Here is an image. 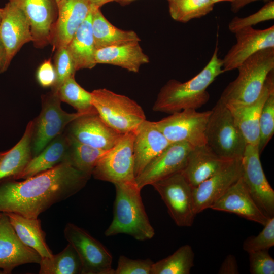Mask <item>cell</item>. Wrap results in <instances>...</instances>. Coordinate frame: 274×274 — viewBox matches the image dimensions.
<instances>
[{"mask_svg":"<svg viewBox=\"0 0 274 274\" xmlns=\"http://www.w3.org/2000/svg\"><path fill=\"white\" fill-rule=\"evenodd\" d=\"M248 254L251 273H274V259L269 254L268 250H259Z\"/></svg>","mask_w":274,"mask_h":274,"instance_id":"60d3db41","label":"cell"},{"mask_svg":"<svg viewBox=\"0 0 274 274\" xmlns=\"http://www.w3.org/2000/svg\"><path fill=\"white\" fill-rule=\"evenodd\" d=\"M263 226V229L258 235L249 236L244 241L243 249L248 253L268 250L274 246V217L269 218Z\"/></svg>","mask_w":274,"mask_h":274,"instance_id":"74e56055","label":"cell"},{"mask_svg":"<svg viewBox=\"0 0 274 274\" xmlns=\"http://www.w3.org/2000/svg\"><path fill=\"white\" fill-rule=\"evenodd\" d=\"M260 0H235L231 2V10L236 12L245 5L252 2ZM265 2H269L272 0H263Z\"/></svg>","mask_w":274,"mask_h":274,"instance_id":"f6af8a7d","label":"cell"},{"mask_svg":"<svg viewBox=\"0 0 274 274\" xmlns=\"http://www.w3.org/2000/svg\"><path fill=\"white\" fill-rule=\"evenodd\" d=\"M10 64L6 50L0 39V74L6 71Z\"/></svg>","mask_w":274,"mask_h":274,"instance_id":"ee69618b","label":"cell"},{"mask_svg":"<svg viewBox=\"0 0 274 274\" xmlns=\"http://www.w3.org/2000/svg\"><path fill=\"white\" fill-rule=\"evenodd\" d=\"M92 7L91 24L96 50L128 41H141L135 31L118 28L106 18L100 8Z\"/></svg>","mask_w":274,"mask_h":274,"instance_id":"f546056e","label":"cell"},{"mask_svg":"<svg viewBox=\"0 0 274 274\" xmlns=\"http://www.w3.org/2000/svg\"><path fill=\"white\" fill-rule=\"evenodd\" d=\"M3 8H0V23L2 18Z\"/></svg>","mask_w":274,"mask_h":274,"instance_id":"681fc988","label":"cell"},{"mask_svg":"<svg viewBox=\"0 0 274 274\" xmlns=\"http://www.w3.org/2000/svg\"><path fill=\"white\" fill-rule=\"evenodd\" d=\"M91 5L96 8H100L104 5L114 2V0H89Z\"/></svg>","mask_w":274,"mask_h":274,"instance_id":"bcb514c9","label":"cell"},{"mask_svg":"<svg viewBox=\"0 0 274 274\" xmlns=\"http://www.w3.org/2000/svg\"><path fill=\"white\" fill-rule=\"evenodd\" d=\"M61 102L57 93L51 91L41 96V111L39 116L32 120V157L39 154L50 142L62 133L73 121L88 114L78 112L67 113L62 109Z\"/></svg>","mask_w":274,"mask_h":274,"instance_id":"52a82bcc","label":"cell"},{"mask_svg":"<svg viewBox=\"0 0 274 274\" xmlns=\"http://www.w3.org/2000/svg\"><path fill=\"white\" fill-rule=\"evenodd\" d=\"M258 145H246L241 159L242 178L259 209L268 218L274 217V190L264 173Z\"/></svg>","mask_w":274,"mask_h":274,"instance_id":"7c38bea8","label":"cell"},{"mask_svg":"<svg viewBox=\"0 0 274 274\" xmlns=\"http://www.w3.org/2000/svg\"><path fill=\"white\" fill-rule=\"evenodd\" d=\"M3 213H0V217H1Z\"/></svg>","mask_w":274,"mask_h":274,"instance_id":"f907efd6","label":"cell"},{"mask_svg":"<svg viewBox=\"0 0 274 274\" xmlns=\"http://www.w3.org/2000/svg\"><path fill=\"white\" fill-rule=\"evenodd\" d=\"M171 17L178 22L187 23L202 17L212 11V0H167Z\"/></svg>","mask_w":274,"mask_h":274,"instance_id":"e575fe53","label":"cell"},{"mask_svg":"<svg viewBox=\"0 0 274 274\" xmlns=\"http://www.w3.org/2000/svg\"><path fill=\"white\" fill-rule=\"evenodd\" d=\"M92 7L88 16L66 46L77 71L91 69L97 64L95 60L96 48L91 24Z\"/></svg>","mask_w":274,"mask_h":274,"instance_id":"83f0119b","label":"cell"},{"mask_svg":"<svg viewBox=\"0 0 274 274\" xmlns=\"http://www.w3.org/2000/svg\"><path fill=\"white\" fill-rule=\"evenodd\" d=\"M40 274H80L82 264L73 247L69 243L60 253L51 257H42Z\"/></svg>","mask_w":274,"mask_h":274,"instance_id":"4dcf8cb0","label":"cell"},{"mask_svg":"<svg viewBox=\"0 0 274 274\" xmlns=\"http://www.w3.org/2000/svg\"><path fill=\"white\" fill-rule=\"evenodd\" d=\"M36 79L43 87L53 86L56 80V73L51 58L45 60L40 65L36 72Z\"/></svg>","mask_w":274,"mask_h":274,"instance_id":"b9f144b4","label":"cell"},{"mask_svg":"<svg viewBox=\"0 0 274 274\" xmlns=\"http://www.w3.org/2000/svg\"><path fill=\"white\" fill-rule=\"evenodd\" d=\"M218 50L217 43L208 64L191 79L185 82L175 79L168 81L160 89L153 110L172 114L186 109L196 110L205 105L210 98L207 88L217 77L224 73Z\"/></svg>","mask_w":274,"mask_h":274,"instance_id":"7a4b0ae2","label":"cell"},{"mask_svg":"<svg viewBox=\"0 0 274 274\" xmlns=\"http://www.w3.org/2000/svg\"><path fill=\"white\" fill-rule=\"evenodd\" d=\"M53 66L56 73V80L51 87V91L57 93L63 82L68 77L75 75L77 71L66 46L55 50Z\"/></svg>","mask_w":274,"mask_h":274,"instance_id":"8d00e7d4","label":"cell"},{"mask_svg":"<svg viewBox=\"0 0 274 274\" xmlns=\"http://www.w3.org/2000/svg\"><path fill=\"white\" fill-rule=\"evenodd\" d=\"M68 126L66 134L68 136L82 143L104 150L113 147L123 135L109 126L97 112L82 115Z\"/></svg>","mask_w":274,"mask_h":274,"instance_id":"e0dca14e","label":"cell"},{"mask_svg":"<svg viewBox=\"0 0 274 274\" xmlns=\"http://www.w3.org/2000/svg\"><path fill=\"white\" fill-rule=\"evenodd\" d=\"M237 69V77L226 87L219 99L225 105H249L259 98L268 74L274 70V48L258 51Z\"/></svg>","mask_w":274,"mask_h":274,"instance_id":"277c9868","label":"cell"},{"mask_svg":"<svg viewBox=\"0 0 274 274\" xmlns=\"http://www.w3.org/2000/svg\"><path fill=\"white\" fill-rule=\"evenodd\" d=\"M193 147L184 142L170 143L135 178L139 188L142 189L145 186L181 172L185 166L189 154Z\"/></svg>","mask_w":274,"mask_h":274,"instance_id":"4fadbf2b","label":"cell"},{"mask_svg":"<svg viewBox=\"0 0 274 274\" xmlns=\"http://www.w3.org/2000/svg\"><path fill=\"white\" fill-rule=\"evenodd\" d=\"M58 15L53 26L50 44L53 49L67 45L79 26L90 12L89 0H59Z\"/></svg>","mask_w":274,"mask_h":274,"instance_id":"ac0fdd59","label":"cell"},{"mask_svg":"<svg viewBox=\"0 0 274 274\" xmlns=\"http://www.w3.org/2000/svg\"><path fill=\"white\" fill-rule=\"evenodd\" d=\"M19 8L30 26L33 46L43 48L50 44L51 33L57 19L56 0H9Z\"/></svg>","mask_w":274,"mask_h":274,"instance_id":"9a60e30c","label":"cell"},{"mask_svg":"<svg viewBox=\"0 0 274 274\" xmlns=\"http://www.w3.org/2000/svg\"><path fill=\"white\" fill-rule=\"evenodd\" d=\"M235 0H212V1L215 4L216 3H217V2H222V1H230L231 2L234 1Z\"/></svg>","mask_w":274,"mask_h":274,"instance_id":"c3c4849f","label":"cell"},{"mask_svg":"<svg viewBox=\"0 0 274 274\" xmlns=\"http://www.w3.org/2000/svg\"><path fill=\"white\" fill-rule=\"evenodd\" d=\"M234 33L236 42L222 59L223 72L237 69L248 58L260 50L274 48L273 25L264 29L246 27Z\"/></svg>","mask_w":274,"mask_h":274,"instance_id":"2e32d148","label":"cell"},{"mask_svg":"<svg viewBox=\"0 0 274 274\" xmlns=\"http://www.w3.org/2000/svg\"><path fill=\"white\" fill-rule=\"evenodd\" d=\"M63 233L80 258L81 274H113L112 256L100 242L71 223L66 224Z\"/></svg>","mask_w":274,"mask_h":274,"instance_id":"8fae6325","label":"cell"},{"mask_svg":"<svg viewBox=\"0 0 274 274\" xmlns=\"http://www.w3.org/2000/svg\"><path fill=\"white\" fill-rule=\"evenodd\" d=\"M258 149L261 154L274 134V90L263 106L259 119Z\"/></svg>","mask_w":274,"mask_h":274,"instance_id":"d590c367","label":"cell"},{"mask_svg":"<svg viewBox=\"0 0 274 274\" xmlns=\"http://www.w3.org/2000/svg\"><path fill=\"white\" fill-rule=\"evenodd\" d=\"M68 147V137L66 133H62L50 142L39 154L32 157L14 179H25L67 162Z\"/></svg>","mask_w":274,"mask_h":274,"instance_id":"484cf974","label":"cell"},{"mask_svg":"<svg viewBox=\"0 0 274 274\" xmlns=\"http://www.w3.org/2000/svg\"><path fill=\"white\" fill-rule=\"evenodd\" d=\"M134 135V132L123 134L102 156L92 173L95 179L114 184L135 181Z\"/></svg>","mask_w":274,"mask_h":274,"instance_id":"9c48e42d","label":"cell"},{"mask_svg":"<svg viewBox=\"0 0 274 274\" xmlns=\"http://www.w3.org/2000/svg\"><path fill=\"white\" fill-rule=\"evenodd\" d=\"M5 213L24 244L36 251L42 257H51L53 255L46 243V234L38 218L31 219L14 213Z\"/></svg>","mask_w":274,"mask_h":274,"instance_id":"f1b7e54d","label":"cell"},{"mask_svg":"<svg viewBox=\"0 0 274 274\" xmlns=\"http://www.w3.org/2000/svg\"><path fill=\"white\" fill-rule=\"evenodd\" d=\"M241 176V159H234L215 175L193 188L196 214L210 208Z\"/></svg>","mask_w":274,"mask_h":274,"instance_id":"d6986e66","label":"cell"},{"mask_svg":"<svg viewBox=\"0 0 274 274\" xmlns=\"http://www.w3.org/2000/svg\"><path fill=\"white\" fill-rule=\"evenodd\" d=\"M33 121L28 122L19 142L9 150L0 152V181L14 179L32 157Z\"/></svg>","mask_w":274,"mask_h":274,"instance_id":"4316f807","label":"cell"},{"mask_svg":"<svg viewBox=\"0 0 274 274\" xmlns=\"http://www.w3.org/2000/svg\"><path fill=\"white\" fill-rule=\"evenodd\" d=\"M41 255L18 237L9 218L3 213L0 217V274H10L16 267L40 263Z\"/></svg>","mask_w":274,"mask_h":274,"instance_id":"5bb4252c","label":"cell"},{"mask_svg":"<svg viewBox=\"0 0 274 274\" xmlns=\"http://www.w3.org/2000/svg\"><path fill=\"white\" fill-rule=\"evenodd\" d=\"M153 263L150 259H132L121 255L113 274H150Z\"/></svg>","mask_w":274,"mask_h":274,"instance_id":"ab89813d","label":"cell"},{"mask_svg":"<svg viewBox=\"0 0 274 274\" xmlns=\"http://www.w3.org/2000/svg\"><path fill=\"white\" fill-rule=\"evenodd\" d=\"M61 101L74 107L77 112L89 113L96 112L92 102L91 93L85 90L76 81L75 75L66 79L57 92Z\"/></svg>","mask_w":274,"mask_h":274,"instance_id":"836d02e7","label":"cell"},{"mask_svg":"<svg viewBox=\"0 0 274 274\" xmlns=\"http://www.w3.org/2000/svg\"><path fill=\"white\" fill-rule=\"evenodd\" d=\"M207 145L218 155L229 160L242 159L247 143L229 109L219 99L208 119Z\"/></svg>","mask_w":274,"mask_h":274,"instance_id":"8992f818","label":"cell"},{"mask_svg":"<svg viewBox=\"0 0 274 274\" xmlns=\"http://www.w3.org/2000/svg\"><path fill=\"white\" fill-rule=\"evenodd\" d=\"M274 19V2L270 1L256 12L245 17H234L228 24L229 30L234 33L246 27Z\"/></svg>","mask_w":274,"mask_h":274,"instance_id":"f35d334b","label":"cell"},{"mask_svg":"<svg viewBox=\"0 0 274 274\" xmlns=\"http://www.w3.org/2000/svg\"><path fill=\"white\" fill-rule=\"evenodd\" d=\"M134 1L135 0H114V2L118 3L122 6H124V5L129 4L131 2Z\"/></svg>","mask_w":274,"mask_h":274,"instance_id":"7dc6e473","label":"cell"},{"mask_svg":"<svg viewBox=\"0 0 274 274\" xmlns=\"http://www.w3.org/2000/svg\"><path fill=\"white\" fill-rule=\"evenodd\" d=\"M151 185L160 195L175 224L179 227L191 226L196 215L193 205V188L181 172Z\"/></svg>","mask_w":274,"mask_h":274,"instance_id":"ba28073f","label":"cell"},{"mask_svg":"<svg viewBox=\"0 0 274 274\" xmlns=\"http://www.w3.org/2000/svg\"><path fill=\"white\" fill-rule=\"evenodd\" d=\"M194 257L192 247L184 245L172 255L154 263L150 274H189L194 266Z\"/></svg>","mask_w":274,"mask_h":274,"instance_id":"d6a6232c","label":"cell"},{"mask_svg":"<svg viewBox=\"0 0 274 274\" xmlns=\"http://www.w3.org/2000/svg\"><path fill=\"white\" fill-rule=\"evenodd\" d=\"M3 8L0 39L10 64L22 47L26 43L32 42L33 38L29 22L19 8L8 2Z\"/></svg>","mask_w":274,"mask_h":274,"instance_id":"ffe728a7","label":"cell"},{"mask_svg":"<svg viewBox=\"0 0 274 274\" xmlns=\"http://www.w3.org/2000/svg\"><path fill=\"white\" fill-rule=\"evenodd\" d=\"M134 134L133 153L136 178L170 143L158 129L155 122L147 120L140 124Z\"/></svg>","mask_w":274,"mask_h":274,"instance_id":"603a6c76","label":"cell"},{"mask_svg":"<svg viewBox=\"0 0 274 274\" xmlns=\"http://www.w3.org/2000/svg\"><path fill=\"white\" fill-rule=\"evenodd\" d=\"M139 42L128 41L97 49L95 53V62L96 64L115 65L138 73L142 65L150 62Z\"/></svg>","mask_w":274,"mask_h":274,"instance_id":"d4e9b609","label":"cell"},{"mask_svg":"<svg viewBox=\"0 0 274 274\" xmlns=\"http://www.w3.org/2000/svg\"><path fill=\"white\" fill-rule=\"evenodd\" d=\"M219 274H238V267L235 257L228 255L222 263L218 270Z\"/></svg>","mask_w":274,"mask_h":274,"instance_id":"7bdbcfd3","label":"cell"},{"mask_svg":"<svg viewBox=\"0 0 274 274\" xmlns=\"http://www.w3.org/2000/svg\"><path fill=\"white\" fill-rule=\"evenodd\" d=\"M274 90V70L268 75L259 98L253 103L242 106L226 105L247 144L258 145L259 140V119L264 102Z\"/></svg>","mask_w":274,"mask_h":274,"instance_id":"7402d4cb","label":"cell"},{"mask_svg":"<svg viewBox=\"0 0 274 274\" xmlns=\"http://www.w3.org/2000/svg\"><path fill=\"white\" fill-rule=\"evenodd\" d=\"M97 113L111 128L121 134L134 132L146 119L142 108L128 97L106 88L91 92Z\"/></svg>","mask_w":274,"mask_h":274,"instance_id":"5b68a950","label":"cell"},{"mask_svg":"<svg viewBox=\"0 0 274 274\" xmlns=\"http://www.w3.org/2000/svg\"><path fill=\"white\" fill-rule=\"evenodd\" d=\"M59 1V0H56V1H57V2H58Z\"/></svg>","mask_w":274,"mask_h":274,"instance_id":"816d5d0a","label":"cell"},{"mask_svg":"<svg viewBox=\"0 0 274 274\" xmlns=\"http://www.w3.org/2000/svg\"><path fill=\"white\" fill-rule=\"evenodd\" d=\"M211 110L186 109L155 122L170 143L184 142L193 147L207 144L206 130Z\"/></svg>","mask_w":274,"mask_h":274,"instance_id":"30bf717a","label":"cell"},{"mask_svg":"<svg viewBox=\"0 0 274 274\" xmlns=\"http://www.w3.org/2000/svg\"><path fill=\"white\" fill-rule=\"evenodd\" d=\"M91 177L63 162L22 181H0V213L38 218L52 205L76 194Z\"/></svg>","mask_w":274,"mask_h":274,"instance_id":"6da1fadb","label":"cell"},{"mask_svg":"<svg viewBox=\"0 0 274 274\" xmlns=\"http://www.w3.org/2000/svg\"><path fill=\"white\" fill-rule=\"evenodd\" d=\"M116 190L113 217L105 231L106 236L126 234L141 241L151 239L155 231L143 204L141 189L136 182L114 184Z\"/></svg>","mask_w":274,"mask_h":274,"instance_id":"3957f363","label":"cell"},{"mask_svg":"<svg viewBox=\"0 0 274 274\" xmlns=\"http://www.w3.org/2000/svg\"><path fill=\"white\" fill-rule=\"evenodd\" d=\"M67 136L69 147L67 162L78 170L91 177L97 162L108 150L93 147Z\"/></svg>","mask_w":274,"mask_h":274,"instance_id":"1f68e13d","label":"cell"},{"mask_svg":"<svg viewBox=\"0 0 274 274\" xmlns=\"http://www.w3.org/2000/svg\"><path fill=\"white\" fill-rule=\"evenodd\" d=\"M210 208L233 213L263 226L269 219L256 203L242 176Z\"/></svg>","mask_w":274,"mask_h":274,"instance_id":"44dd1931","label":"cell"},{"mask_svg":"<svg viewBox=\"0 0 274 274\" xmlns=\"http://www.w3.org/2000/svg\"><path fill=\"white\" fill-rule=\"evenodd\" d=\"M232 160L218 155L207 144L194 147L181 173L194 188L220 171Z\"/></svg>","mask_w":274,"mask_h":274,"instance_id":"cb8c5ba5","label":"cell"}]
</instances>
